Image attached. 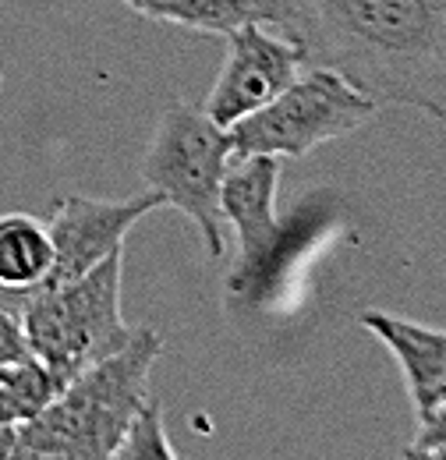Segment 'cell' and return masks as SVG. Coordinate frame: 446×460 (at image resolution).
Listing matches in <instances>:
<instances>
[{
    "instance_id": "1",
    "label": "cell",
    "mask_w": 446,
    "mask_h": 460,
    "mask_svg": "<svg viewBox=\"0 0 446 460\" xmlns=\"http://www.w3.org/2000/svg\"><path fill=\"white\" fill-rule=\"evenodd\" d=\"M270 22L376 107L446 117V0H280Z\"/></svg>"
},
{
    "instance_id": "2",
    "label": "cell",
    "mask_w": 446,
    "mask_h": 460,
    "mask_svg": "<svg viewBox=\"0 0 446 460\" xmlns=\"http://www.w3.org/2000/svg\"><path fill=\"white\" fill-rule=\"evenodd\" d=\"M160 354L164 337L138 326L117 354L78 372L32 421L14 429L11 457L113 460L135 411L149 401V376Z\"/></svg>"
},
{
    "instance_id": "3",
    "label": "cell",
    "mask_w": 446,
    "mask_h": 460,
    "mask_svg": "<svg viewBox=\"0 0 446 460\" xmlns=\"http://www.w3.org/2000/svg\"><path fill=\"white\" fill-rule=\"evenodd\" d=\"M120 277L124 248L111 252L78 280L29 294L14 305L25 344L60 379V386L131 341L135 326L120 315Z\"/></svg>"
},
{
    "instance_id": "4",
    "label": "cell",
    "mask_w": 446,
    "mask_h": 460,
    "mask_svg": "<svg viewBox=\"0 0 446 460\" xmlns=\"http://www.w3.org/2000/svg\"><path fill=\"white\" fill-rule=\"evenodd\" d=\"M230 138L202 107L170 103L160 114L146 160L142 181L160 202L188 217L213 259L227 255V234L220 213V184L230 164Z\"/></svg>"
},
{
    "instance_id": "5",
    "label": "cell",
    "mask_w": 446,
    "mask_h": 460,
    "mask_svg": "<svg viewBox=\"0 0 446 460\" xmlns=\"http://www.w3.org/2000/svg\"><path fill=\"white\" fill-rule=\"evenodd\" d=\"M379 107L330 67L305 64L301 75L266 107L227 128L234 156L301 160L323 142L358 131Z\"/></svg>"
},
{
    "instance_id": "6",
    "label": "cell",
    "mask_w": 446,
    "mask_h": 460,
    "mask_svg": "<svg viewBox=\"0 0 446 460\" xmlns=\"http://www.w3.org/2000/svg\"><path fill=\"white\" fill-rule=\"evenodd\" d=\"M301 67L305 60L298 47L277 25L266 18H252L227 32V58L202 111L220 128H230L283 93L301 75Z\"/></svg>"
},
{
    "instance_id": "7",
    "label": "cell",
    "mask_w": 446,
    "mask_h": 460,
    "mask_svg": "<svg viewBox=\"0 0 446 460\" xmlns=\"http://www.w3.org/2000/svg\"><path fill=\"white\" fill-rule=\"evenodd\" d=\"M283 160L277 156H230L220 184L223 224H230L241 241V259L230 277V290L252 301L255 288L266 280L277 255L283 227L277 220V188Z\"/></svg>"
},
{
    "instance_id": "8",
    "label": "cell",
    "mask_w": 446,
    "mask_h": 460,
    "mask_svg": "<svg viewBox=\"0 0 446 460\" xmlns=\"http://www.w3.org/2000/svg\"><path fill=\"white\" fill-rule=\"evenodd\" d=\"M160 206H164L160 195L149 191V188L142 195H131V199H120V202L85 199V195L57 199L54 217L47 224L50 241H54V266H50L47 280L32 294L71 284L82 273H89L93 266H100L111 252L124 248L128 230Z\"/></svg>"
},
{
    "instance_id": "9",
    "label": "cell",
    "mask_w": 446,
    "mask_h": 460,
    "mask_svg": "<svg viewBox=\"0 0 446 460\" xmlns=\"http://www.w3.org/2000/svg\"><path fill=\"white\" fill-rule=\"evenodd\" d=\"M361 326L369 333H376L397 358V365L404 372V383H407V397H411V407H415V418H425L429 411H436L446 401L443 330L418 326L411 319H400V315L379 312V308L361 312Z\"/></svg>"
},
{
    "instance_id": "10",
    "label": "cell",
    "mask_w": 446,
    "mask_h": 460,
    "mask_svg": "<svg viewBox=\"0 0 446 460\" xmlns=\"http://www.w3.org/2000/svg\"><path fill=\"white\" fill-rule=\"evenodd\" d=\"M54 266V241L43 220L29 213L0 217V305L14 312L22 297L47 280Z\"/></svg>"
},
{
    "instance_id": "11",
    "label": "cell",
    "mask_w": 446,
    "mask_h": 460,
    "mask_svg": "<svg viewBox=\"0 0 446 460\" xmlns=\"http://www.w3.org/2000/svg\"><path fill=\"white\" fill-rule=\"evenodd\" d=\"M124 4L149 22H164L192 32H213V36H227L237 25L259 18L248 0H124Z\"/></svg>"
},
{
    "instance_id": "12",
    "label": "cell",
    "mask_w": 446,
    "mask_h": 460,
    "mask_svg": "<svg viewBox=\"0 0 446 460\" xmlns=\"http://www.w3.org/2000/svg\"><path fill=\"white\" fill-rule=\"evenodd\" d=\"M57 394H60V379L36 354L0 365V425L18 429L32 421Z\"/></svg>"
},
{
    "instance_id": "13",
    "label": "cell",
    "mask_w": 446,
    "mask_h": 460,
    "mask_svg": "<svg viewBox=\"0 0 446 460\" xmlns=\"http://www.w3.org/2000/svg\"><path fill=\"white\" fill-rule=\"evenodd\" d=\"M174 447H170L167 432H164V411L160 403L149 401L142 403L128 425V432L120 436L113 460H174Z\"/></svg>"
},
{
    "instance_id": "14",
    "label": "cell",
    "mask_w": 446,
    "mask_h": 460,
    "mask_svg": "<svg viewBox=\"0 0 446 460\" xmlns=\"http://www.w3.org/2000/svg\"><path fill=\"white\" fill-rule=\"evenodd\" d=\"M411 457H446V401L429 411L425 418H418V432L407 443Z\"/></svg>"
},
{
    "instance_id": "15",
    "label": "cell",
    "mask_w": 446,
    "mask_h": 460,
    "mask_svg": "<svg viewBox=\"0 0 446 460\" xmlns=\"http://www.w3.org/2000/svg\"><path fill=\"white\" fill-rule=\"evenodd\" d=\"M25 354H32V350L25 344L22 319L0 305V365H11V361H18V358H25Z\"/></svg>"
},
{
    "instance_id": "16",
    "label": "cell",
    "mask_w": 446,
    "mask_h": 460,
    "mask_svg": "<svg viewBox=\"0 0 446 460\" xmlns=\"http://www.w3.org/2000/svg\"><path fill=\"white\" fill-rule=\"evenodd\" d=\"M248 4H252V7H255V14H259V18H266V22L277 14V7H280V0H248Z\"/></svg>"
},
{
    "instance_id": "17",
    "label": "cell",
    "mask_w": 446,
    "mask_h": 460,
    "mask_svg": "<svg viewBox=\"0 0 446 460\" xmlns=\"http://www.w3.org/2000/svg\"><path fill=\"white\" fill-rule=\"evenodd\" d=\"M11 439H14V429L0 425V457H11Z\"/></svg>"
}]
</instances>
